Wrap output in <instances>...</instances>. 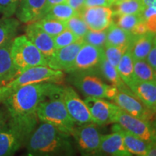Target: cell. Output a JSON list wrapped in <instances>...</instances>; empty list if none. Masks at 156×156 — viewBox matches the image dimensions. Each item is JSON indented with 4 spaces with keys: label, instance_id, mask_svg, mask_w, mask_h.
Wrapping results in <instances>:
<instances>
[{
    "label": "cell",
    "instance_id": "obj_26",
    "mask_svg": "<svg viewBox=\"0 0 156 156\" xmlns=\"http://www.w3.org/2000/svg\"><path fill=\"white\" fill-rule=\"evenodd\" d=\"M98 70L105 79L110 82L112 85L118 88L128 87L121 78L119 74L117 71L116 67H114L112 64L106 59V57L103 59L99 66Z\"/></svg>",
    "mask_w": 156,
    "mask_h": 156
},
{
    "label": "cell",
    "instance_id": "obj_33",
    "mask_svg": "<svg viewBox=\"0 0 156 156\" xmlns=\"http://www.w3.org/2000/svg\"><path fill=\"white\" fill-rule=\"evenodd\" d=\"M107 29L103 30H88L83 39L86 44L104 48L106 42Z\"/></svg>",
    "mask_w": 156,
    "mask_h": 156
},
{
    "label": "cell",
    "instance_id": "obj_22",
    "mask_svg": "<svg viewBox=\"0 0 156 156\" xmlns=\"http://www.w3.org/2000/svg\"><path fill=\"white\" fill-rule=\"evenodd\" d=\"M136 36L132 32L120 28L112 21L107 28L106 46H124L130 48Z\"/></svg>",
    "mask_w": 156,
    "mask_h": 156
},
{
    "label": "cell",
    "instance_id": "obj_15",
    "mask_svg": "<svg viewBox=\"0 0 156 156\" xmlns=\"http://www.w3.org/2000/svg\"><path fill=\"white\" fill-rule=\"evenodd\" d=\"M95 124H103L113 123L114 114L119 106L115 103L106 101L101 98L87 97L84 100Z\"/></svg>",
    "mask_w": 156,
    "mask_h": 156
},
{
    "label": "cell",
    "instance_id": "obj_36",
    "mask_svg": "<svg viewBox=\"0 0 156 156\" xmlns=\"http://www.w3.org/2000/svg\"><path fill=\"white\" fill-rule=\"evenodd\" d=\"M143 21L147 30L156 34V8L145 7L142 13Z\"/></svg>",
    "mask_w": 156,
    "mask_h": 156
},
{
    "label": "cell",
    "instance_id": "obj_7",
    "mask_svg": "<svg viewBox=\"0 0 156 156\" xmlns=\"http://www.w3.org/2000/svg\"><path fill=\"white\" fill-rule=\"evenodd\" d=\"M72 77L73 85L87 97H96L114 100L118 87L105 84L93 73H75Z\"/></svg>",
    "mask_w": 156,
    "mask_h": 156
},
{
    "label": "cell",
    "instance_id": "obj_12",
    "mask_svg": "<svg viewBox=\"0 0 156 156\" xmlns=\"http://www.w3.org/2000/svg\"><path fill=\"white\" fill-rule=\"evenodd\" d=\"M63 99L68 114L75 124L81 125L95 123L86 104L73 87H64Z\"/></svg>",
    "mask_w": 156,
    "mask_h": 156
},
{
    "label": "cell",
    "instance_id": "obj_38",
    "mask_svg": "<svg viewBox=\"0 0 156 156\" xmlns=\"http://www.w3.org/2000/svg\"><path fill=\"white\" fill-rule=\"evenodd\" d=\"M146 61L147 62V63L151 66V67L155 70L156 73V34L155 39H154L153 47H152L151 51L149 52L147 58H146Z\"/></svg>",
    "mask_w": 156,
    "mask_h": 156
},
{
    "label": "cell",
    "instance_id": "obj_1",
    "mask_svg": "<svg viewBox=\"0 0 156 156\" xmlns=\"http://www.w3.org/2000/svg\"><path fill=\"white\" fill-rule=\"evenodd\" d=\"M29 156L73 155L75 153L71 135L49 123L41 122L31 133L27 142Z\"/></svg>",
    "mask_w": 156,
    "mask_h": 156
},
{
    "label": "cell",
    "instance_id": "obj_31",
    "mask_svg": "<svg viewBox=\"0 0 156 156\" xmlns=\"http://www.w3.org/2000/svg\"><path fill=\"white\" fill-rule=\"evenodd\" d=\"M65 23L67 28L80 38H83L89 30L85 20L80 14L71 17Z\"/></svg>",
    "mask_w": 156,
    "mask_h": 156
},
{
    "label": "cell",
    "instance_id": "obj_17",
    "mask_svg": "<svg viewBox=\"0 0 156 156\" xmlns=\"http://www.w3.org/2000/svg\"><path fill=\"white\" fill-rule=\"evenodd\" d=\"M128 87L147 108L156 114V80L139 81L134 80Z\"/></svg>",
    "mask_w": 156,
    "mask_h": 156
},
{
    "label": "cell",
    "instance_id": "obj_3",
    "mask_svg": "<svg viewBox=\"0 0 156 156\" xmlns=\"http://www.w3.org/2000/svg\"><path fill=\"white\" fill-rule=\"evenodd\" d=\"M63 86L57 84L55 88L39 103L36 114L41 122L49 123L71 135L76 124L66 108L63 99Z\"/></svg>",
    "mask_w": 156,
    "mask_h": 156
},
{
    "label": "cell",
    "instance_id": "obj_30",
    "mask_svg": "<svg viewBox=\"0 0 156 156\" xmlns=\"http://www.w3.org/2000/svg\"><path fill=\"white\" fill-rule=\"evenodd\" d=\"M43 30L47 33L51 37L57 36L61 34L62 31L67 29L66 23L63 21L56 20L53 19L42 18L34 22Z\"/></svg>",
    "mask_w": 156,
    "mask_h": 156
},
{
    "label": "cell",
    "instance_id": "obj_25",
    "mask_svg": "<svg viewBox=\"0 0 156 156\" xmlns=\"http://www.w3.org/2000/svg\"><path fill=\"white\" fill-rule=\"evenodd\" d=\"M116 69L122 80L128 86L134 80V61L130 48L123 54Z\"/></svg>",
    "mask_w": 156,
    "mask_h": 156
},
{
    "label": "cell",
    "instance_id": "obj_5",
    "mask_svg": "<svg viewBox=\"0 0 156 156\" xmlns=\"http://www.w3.org/2000/svg\"><path fill=\"white\" fill-rule=\"evenodd\" d=\"M64 72L55 70L48 66H37L20 73L0 86V103L17 89L30 84L54 83L59 84L64 79Z\"/></svg>",
    "mask_w": 156,
    "mask_h": 156
},
{
    "label": "cell",
    "instance_id": "obj_35",
    "mask_svg": "<svg viewBox=\"0 0 156 156\" xmlns=\"http://www.w3.org/2000/svg\"><path fill=\"white\" fill-rule=\"evenodd\" d=\"M53 38L56 49L65 47V46L73 44L81 39L67 28L62 31L61 34L54 36Z\"/></svg>",
    "mask_w": 156,
    "mask_h": 156
},
{
    "label": "cell",
    "instance_id": "obj_10",
    "mask_svg": "<svg viewBox=\"0 0 156 156\" xmlns=\"http://www.w3.org/2000/svg\"><path fill=\"white\" fill-rule=\"evenodd\" d=\"M104 58V48L85 43L78 51L75 62L67 73H93L98 69Z\"/></svg>",
    "mask_w": 156,
    "mask_h": 156
},
{
    "label": "cell",
    "instance_id": "obj_37",
    "mask_svg": "<svg viewBox=\"0 0 156 156\" xmlns=\"http://www.w3.org/2000/svg\"><path fill=\"white\" fill-rule=\"evenodd\" d=\"M20 0H0V14L2 17H12L15 14Z\"/></svg>",
    "mask_w": 156,
    "mask_h": 156
},
{
    "label": "cell",
    "instance_id": "obj_42",
    "mask_svg": "<svg viewBox=\"0 0 156 156\" xmlns=\"http://www.w3.org/2000/svg\"><path fill=\"white\" fill-rule=\"evenodd\" d=\"M147 31V28L146 27L145 23H144V21H142V22L136 25L135 28L133 29V30L132 31V33L135 36H140V35L146 34Z\"/></svg>",
    "mask_w": 156,
    "mask_h": 156
},
{
    "label": "cell",
    "instance_id": "obj_46",
    "mask_svg": "<svg viewBox=\"0 0 156 156\" xmlns=\"http://www.w3.org/2000/svg\"><path fill=\"white\" fill-rule=\"evenodd\" d=\"M123 1H124V0H110L111 7H112V6L116 5V4L122 2H123Z\"/></svg>",
    "mask_w": 156,
    "mask_h": 156
},
{
    "label": "cell",
    "instance_id": "obj_18",
    "mask_svg": "<svg viewBox=\"0 0 156 156\" xmlns=\"http://www.w3.org/2000/svg\"><path fill=\"white\" fill-rule=\"evenodd\" d=\"M46 0H20L15 15L20 23H30L38 20Z\"/></svg>",
    "mask_w": 156,
    "mask_h": 156
},
{
    "label": "cell",
    "instance_id": "obj_40",
    "mask_svg": "<svg viewBox=\"0 0 156 156\" xmlns=\"http://www.w3.org/2000/svg\"><path fill=\"white\" fill-rule=\"evenodd\" d=\"M111 7L110 0H85L84 7Z\"/></svg>",
    "mask_w": 156,
    "mask_h": 156
},
{
    "label": "cell",
    "instance_id": "obj_32",
    "mask_svg": "<svg viewBox=\"0 0 156 156\" xmlns=\"http://www.w3.org/2000/svg\"><path fill=\"white\" fill-rule=\"evenodd\" d=\"M117 22L116 24L124 30L132 32L133 29L139 23L143 21L142 13L141 14L132 15H117Z\"/></svg>",
    "mask_w": 156,
    "mask_h": 156
},
{
    "label": "cell",
    "instance_id": "obj_11",
    "mask_svg": "<svg viewBox=\"0 0 156 156\" xmlns=\"http://www.w3.org/2000/svg\"><path fill=\"white\" fill-rule=\"evenodd\" d=\"M113 101L124 112L141 119L151 121L155 114L135 96L131 90H129V87L119 88Z\"/></svg>",
    "mask_w": 156,
    "mask_h": 156
},
{
    "label": "cell",
    "instance_id": "obj_29",
    "mask_svg": "<svg viewBox=\"0 0 156 156\" xmlns=\"http://www.w3.org/2000/svg\"><path fill=\"white\" fill-rule=\"evenodd\" d=\"M77 15H79V13L72 8L67 3H62L52 7L42 18L53 19L66 22L71 17Z\"/></svg>",
    "mask_w": 156,
    "mask_h": 156
},
{
    "label": "cell",
    "instance_id": "obj_39",
    "mask_svg": "<svg viewBox=\"0 0 156 156\" xmlns=\"http://www.w3.org/2000/svg\"><path fill=\"white\" fill-rule=\"evenodd\" d=\"M66 2H67V0H46V3H45L44 7V9H43L41 13V15L40 17H39L38 20L41 19L42 17L47 13V12L48 10H50L52 7H54V6L59 5V4L66 3Z\"/></svg>",
    "mask_w": 156,
    "mask_h": 156
},
{
    "label": "cell",
    "instance_id": "obj_19",
    "mask_svg": "<svg viewBox=\"0 0 156 156\" xmlns=\"http://www.w3.org/2000/svg\"><path fill=\"white\" fill-rule=\"evenodd\" d=\"M100 153L114 156L132 155L126 149L122 135L116 131L106 135H101Z\"/></svg>",
    "mask_w": 156,
    "mask_h": 156
},
{
    "label": "cell",
    "instance_id": "obj_4",
    "mask_svg": "<svg viewBox=\"0 0 156 156\" xmlns=\"http://www.w3.org/2000/svg\"><path fill=\"white\" fill-rule=\"evenodd\" d=\"M38 118L13 119L9 118L0 131V156H11L25 146L37 126Z\"/></svg>",
    "mask_w": 156,
    "mask_h": 156
},
{
    "label": "cell",
    "instance_id": "obj_2",
    "mask_svg": "<svg viewBox=\"0 0 156 156\" xmlns=\"http://www.w3.org/2000/svg\"><path fill=\"white\" fill-rule=\"evenodd\" d=\"M56 85L54 83H34L17 89L2 102L9 118L22 120L37 117L39 103Z\"/></svg>",
    "mask_w": 156,
    "mask_h": 156
},
{
    "label": "cell",
    "instance_id": "obj_27",
    "mask_svg": "<svg viewBox=\"0 0 156 156\" xmlns=\"http://www.w3.org/2000/svg\"><path fill=\"white\" fill-rule=\"evenodd\" d=\"M112 7H114V9L113 10L114 16L121 15L141 14L145 8L142 0H124Z\"/></svg>",
    "mask_w": 156,
    "mask_h": 156
},
{
    "label": "cell",
    "instance_id": "obj_24",
    "mask_svg": "<svg viewBox=\"0 0 156 156\" xmlns=\"http://www.w3.org/2000/svg\"><path fill=\"white\" fill-rule=\"evenodd\" d=\"M20 22L13 17L0 19V48L16 37Z\"/></svg>",
    "mask_w": 156,
    "mask_h": 156
},
{
    "label": "cell",
    "instance_id": "obj_16",
    "mask_svg": "<svg viewBox=\"0 0 156 156\" xmlns=\"http://www.w3.org/2000/svg\"><path fill=\"white\" fill-rule=\"evenodd\" d=\"M25 32L27 38L36 46L46 59L55 51L53 37L39 28L34 22L28 23Z\"/></svg>",
    "mask_w": 156,
    "mask_h": 156
},
{
    "label": "cell",
    "instance_id": "obj_34",
    "mask_svg": "<svg viewBox=\"0 0 156 156\" xmlns=\"http://www.w3.org/2000/svg\"><path fill=\"white\" fill-rule=\"evenodd\" d=\"M129 47L124 46H104L105 57L115 67H117L121 58Z\"/></svg>",
    "mask_w": 156,
    "mask_h": 156
},
{
    "label": "cell",
    "instance_id": "obj_45",
    "mask_svg": "<svg viewBox=\"0 0 156 156\" xmlns=\"http://www.w3.org/2000/svg\"><path fill=\"white\" fill-rule=\"evenodd\" d=\"M145 7H155L156 0H142Z\"/></svg>",
    "mask_w": 156,
    "mask_h": 156
},
{
    "label": "cell",
    "instance_id": "obj_6",
    "mask_svg": "<svg viewBox=\"0 0 156 156\" xmlns=\"http://www.w3.org/2000/svg\"><path fill=\"white\" fill-rule=\"evenodd\" d=\"M11 54L17 75L31 67L47 66V59L25 35L15 37Z\"/></svg>",
    "mask_w": 156,
    "mask_h": 156
},
{
    "label": "cell",
    "instance_id": "obj_9",
    "mask_svg": "<svg viewBox=\"0 0 156 156\" xmlns=\"http://www.w3.org/2000/svg\"><path fill=\"white\" fill-rule=\"evenodd\" d=\"M78 151L82 155H95L100 153L101 134L95 123L75 126L71 133Z\"/></svg>",
    "mask_w": 156,
    "mask_h": 156
},
{
    "label": "cell",
    "instance_id": "obj_20",
    "mask_svg": "<svg viewBox=\"0 0 156 156\" xmlns=\"http://www.w3.org/2000/svg\"><path fill=\"white\" fill-rule=\"evenodd\" d=\"M113 131L118 132L122 136L126 149L131 155L146 156L149 144L122 128L119 124L115 123L112 126Z\"/></svg>",
    "mask_w": 156,
    "mask_h": 156
},
{
    "label": "cell",
    "instance_id": "obj_44",
    "mask_svg": "<svg viewBox=\"0 0 156 156\" xmlns=\"http://www.w3.org/2000/svg\"><path fill=\"white\" fill-rule=\"evenodd\" d=\"M146 156H156V145L149 144Z\"/></svg>",
    "mask_w": 156,
    "mask_h": 156
},
{
    "label": "cell",
    "instance_id": "obj_13",
    "mask_svg": "<svg viewBox=\"0 0 156 156\" xmlns=\"http://www.w3.org/2000/svg\"><path fill=\"white\" fill-rule=\"evenodd\" d=\"M85 43L81 38L73 44L56 49L54 54L47 58V66L53 69L67 73L73 65L78 51Z\"/></svg>",
    "mask_w": 156,
    "mask_h": 156
},
{
    "label": "cell",
    "instance_id": "obj_41",
    "mask_svg": "<svg viewBox=\"0 0 156 156\" xmlns=\"http://www.w3.org/2000/svg\"><path fill=\"white\" fill-rule=\"evenodd\" d=\"M85 1V0H67L66 3L69 5L72 8H73L80 14L82 9L84 8Z\"/></svg>",
    "mask_w": 156,
    "mask_h": 156
},
{
    "label": "cell",
    "instance_id": "obj_43",
    "mask_svg": "<svg viewBox=\"0 0 156 156\" xmlns=\"http://www.w3.org/2000/svg\"><path fill=\"white\" fill-rule=\"evenodd\" d=\"M9 118L8 112H7L6 108H0V131L5 125Z\"/></svg>",
    "mask_w": 156,
    "mask_h": 156
},
{
    "label": "cell",
    "instance_id": "obj_47",
    "mask_svg": "<svg viewBox=\"0 0 156 156\" xmlns=\"http://www.w3.org/2000/svg\"><path fill=\"white\" fill-rule=\"evenodd\" d=\"M154 124H155V126H156V116H155V121H154V122H153Z\"/></svg>",
    "mask_w": 156,
    "mask_h": 156
},
{
    "label": "cell",
    "instance_id": "obj_21",
    "mask_svg": "<svg viewBox=\"0 0 156 156\" xmlns=\"http://www.w3.org/2000/svg\"><path fill=\"white\" fill-rule=\"evenodd\" d=\"M12 41L0 48V86L17 75L11 54Z\"/></svg>",
    "mask_w": 156,
    "mask_h": 156
},
{
    "label": "cell",
    "instance_id": "obj_14",
    "mask_svg": "<svg viewBox=\"0 0 156 156\" xmlns=\"http://www.w3.org/2000/svg\"><path fill=\"white\" fill-rule=\"evenodd\" d=\"M80 15L85 20L89 30H103L112 23L114 12L108 7H84Z\"/></svg>",
    "mask_w": 156,
    "mask_h": 156
},
{
    "label": "cell",
    "instance_id": "obj_23",
    "mask_svg": "<svg viewBox=\"0 0 156 156\" xmlns=\"http://www.w3.org/2000/svg\"><path fill=\"white\" fill-rule=\"evenodd\" d=\"M155 34L147 31L145 34L136 36L130 46L133 59H146L154 43Z\"/></svg>",
    "mask_w": 156,
    "mask_h": 156
},
{
    "label": "cell",
    "instance_id": "obj_8",
    "mask_svg": "<svg viewBox=\"0 0 156 156\" xmlns=\"http://www.w3.org/2000/svg\"><path fill=\"white\" fill-rule=\"evenodd\" d=\"M113 123L119 124L126 131L131 132L148 144L156 145V126L151 121L136 118L119 107L114 114Z\"/></svg>",
    "mask_w": 156,
    "mask_h": 156
},
{
    "label": "cell",
    "instance_id": "obj_28",
    "mask_svg": "<svg viewBox=\"0 0 156 156\" xmlns=\"http://www.w3.org/2000/svg\"><path fill=\"white\" fill-rule=\"evenodd\" d=\"M134 80L139 81L156 80V73L146 59H133Z\"/></svg>",
    "mask_w": 156,
    "mask_h": 156
}]
</instances>
